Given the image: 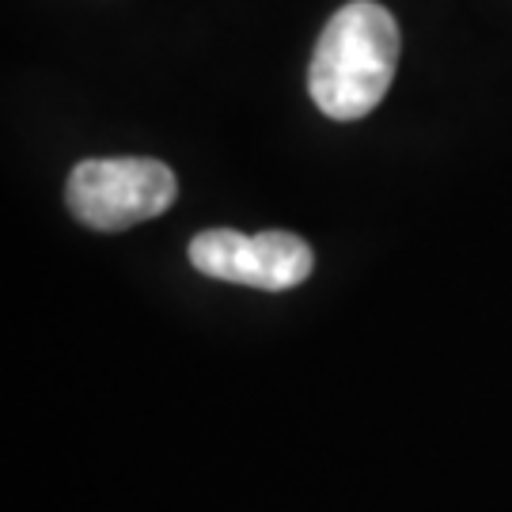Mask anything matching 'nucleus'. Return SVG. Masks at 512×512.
Segmentation results:
<instances>
[{
  "instance_id": "2",
  "label": "nucleus",
  "mask_w": 512,
  "mask_h": 512,
  "mask_svg": "<svg viewBox=\"0 0 512 512\" xmlns=\"http://www.w3.org/2000/svg\"><path fill=\"white\" fill-rule=\"evenodd\" d=\"M179 183L160 160H84L65 183V202L80 224L95 232H122L171 209Z\"/></svg>"
},
{
  "instance_id": "3",
  "label": "nucleus",
  "mask_w": 512,
  "mask_h": 512,
  "mask_svg": "<svg viewBox=\"0 0 512 512\" xmlns=\"http://www.w3.org/2000/svg\"><path fill=\"white\" fill-rule=\"evenodd\" d=\"M190 266L228 285H247L262 293H285L311 277L315 255L293 232L239 236L232 228H213L190 239Z\"/></svg>"
},
{
  "instance_id": "1",
  "label": "nucleus",
  "mask_w": 512,
  "mask_h": 512,
  "mask_svg": "<svg viewBox=\"0 0 512 512\" xmlns=\"http://www.w3.org/2000/svg\"><path fill=\"white\" fill-rule=\"evenodd\" d=\"M399 65V23L376 0L338 8L315 42L308 92L334 122H357L380 107Z\"/></svg>"
}]
</instances>
